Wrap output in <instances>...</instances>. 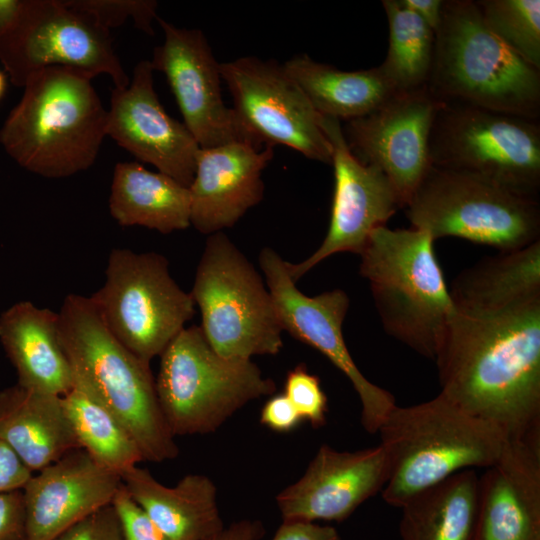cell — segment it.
Wrapping results in <instances>:
<instances>
[{
  "instance_id": "1",
  "label": "cell",
  "mask_w": 540,
  "mask_h": 540,
  "mask_svg": "<svg viewBox=\"0 0 540 540\" xmlns=\"http://www.w3.org/2000/svg\"><path fill=\"white\" fill-rule=\"evenodd\" d=\"M434 361L439 392L509 440L540 438V295L451 315Z\"/></svg>"
},
{
  "instance_id": "2",
  "label": "cell",
  "mask_w": 540,
  "mask_h": 540,
  "mask_svg": "<svg viewBox=\"0 0 540 540\" xmlns=\"http://www.w3.org/2000/svg\"><path fill=\"white\" fill-rule=\"evenodd\" d=\"M93 78L60 66L31 74L0 129L5 152L45 178H65L90 168L107 136L108 116Z\"/></svg>"
},
{
  "instance_id": "3",
  "label": "cell",
  "mask_w": 540,
  "mask_h": 540,
  "mask_svg": "<svg viewBox=\"0 0 540 540\" xmlns=\"http://www.w3.org/2000/svg\"><path fill=\"white\" fill-rule=\"evenodd\" d=\"M58 315L74 383L123 424L144 461L174 459L179 449L161 411L150 363L112 335L90 297L67 295Z\"/></svg>"
},
{
  "instance_id": "4",
  "label": "cell",
  "mask_w": 540,
  "mask_h": 540,
  "mask_svg": "<svg viewBox=\"0 0 540 540\" xmlns=\"http://www.w3.org/2000/svg\"><path fill=\"white\" fill-rule=\"evenodd\" d=\"M378 433L389 461L381 495L398 508L456 473L494 465L509 442L498 426L440 393L415 405H396Z\"/></svg>"
},
{
  "instance_id": "5",
  "label": "cell",
  "mask_w": 540,
  "mask_h": 540,
  "mask_svg": "<svg viewBox=\"0 0 540 540\" xmlns=\"http://www.w3.org/2000/svg\"><path fill=\"white\" fill-rule=\"evenodd\" d=\"M428 88L442 101L540 116V69L488 28L472 0L444 1Z\"/></svg>"
},
{
  "instance_id": "6",
  "label": "cell",
  "mask_w": 540,
  "mask_h": 540,
  "mask_svg": "<svg viewBox=\"0 0 540 540\" xmlns=\"http://www.w3.org/2000/svg\"><path fill=\"white\" fill-rule=\"evenodd\" d=\"M385 332L435 359L455 307L425 231L376 228L359 255Z\"/></svg>"
},
{
  "instance_id": "7",
  "label": "cell",
  "mask_w": 540,
  "mask_h": 540,
  "mask_svg": "<svg viewBox=\"0 0 540 540\" xmlns=\"http://www.w3.org/2000/svg\"><path fill=\"white\" fill-rule=\"evenodd\" d=\"M155 388L175 437L213 433L246 404L276 390L251 359L221 356L195 325L184 327L160 355Z\"/></svg>"
},
{
  "instance_id": "8",
  "label": "cell",
  "mask_w": 540,
  "mask_h": 540,
  "mask_svg": "<svg viewBox=\"0 0 540 540\" xmlns=\"http://www.w3.org/2000/svg\"><path fill=\"white\" fill-rule=\"evenodd\" d=\"M405 208L412 228L434 241L455 237L507 252L540 240L538 199L467 171L431 165Z\"/></svg>"
},
{
  "instance_id": "9",
  "label": "cell",
  "mask_w": 540,
  "mask_h": 540,
  "mask_svg": "<svg viewBox=\"0 0 540 540\" xmlns=\"http://www.w3.org/2000/svg\"><path fill=\"white\" fill-rule=\"evenodd\" d=\"M190 294L200 328L221 356L251 359L282 349L283 329L267 285L223 232L207 238Z\"/></svg>"
},
{
  "instance_id": "10",
  "label": "cell",
  "mask_w": 540,
  "mask_h": 540,
  "mask_svg": "<svg viewBox=\"0 0 540 540\" xmlns=\"http://www.w3.org/2000/svg\"><path fill=\"white\" fill-rule=\"evenodd\" d=\"M431 165L486 177L538 199L540 123L536 119L444 101L429 136Z\"/></svg>"
},
{
  "instance_id": "11",
  "label": "cell",
  "mask_w": 540,
  "mask_h": 540,
  "mask_svg": "<svg viewBox=\"0 0 540 540\" xmlns=\"http://www.w3.org/2000/svg\"><path fill=\"white\" fill-rule=\"evenodd\" d=\"M90 298L112 335L146 363L162 354L195 313L192 295L156 252L113 249L105 282Z\"/></svg>"
},
{
  "instance_id": "12",
  "label": "cell",
  "mask_w": 540,
  "mask_h": 540,
  "mask_svg": "<svg viewBox=\"0 0 540 540\" xmlns=\"http://www.w3.org/2000/svg\"><path fill=\"white\" fill-rule=\"evenodd\" d=\"M0 62L15 86L48 67L106 74L115 88L130 79L113 47L110 30L63 0H21L12 22L0 30Z\"/></svg>"
},
{
  "instance_id": "13",
  "label": "cell",
  "mask_w": 540,
  "mask_h": 540,
  "mask_svg": "<svg viewBox=\"0 0 540 540\" xmlns=\"http://www.w3.org/2000/svg\"><path fill=\"white\" fill-rule=\"evenodd\" d=\"M234 111L262 146H288L305 157L332 163V147L319 114L283 66L254 56L220 63Z\"/></svg>"
},
{
  "instance_id": "14",
  "label": "cell",
  "mask_w": 540,
  "mask_h": 540,
  "mask_svg": "<svg viewBox=\"0 0 540 540\" xmlns=\"http://www.w3.org/2000/svg\"><path fill=\"white\" fill-rule=\"evenodd\" d=\"M259 264L273 298L283 331L321 352L350 381L361 404V424L371 434L396 406L394 396L369 381L354 362L343 337L349 298L341 289L309 297L290 277L286 261L265 247Z\"/></svg>"
},
{
  "instance_id": "15",
  "label": "cell",
  "mask_w": 540,
  "mask_h": 540,
  "mask_svg": "<svg viewBox=\"0 0 540 540\" xmlns=\"http://www.w3.org/2000/svg\"><path fill=\"white\" fill-rule=\"evenodd\" d=\"M164 41L154 48L153 70L166 76L184 125L200 148L246 142L263 148L221 94L220 63L199 29L179 28L157 17Z\"/></svg>"
},
{
  "instance_id": "16",
  "label": "cell",
  "mask_w": 540,
  "mask_h": 540,
  "mask_svg": "<svg viewBox=\"0 0 540 540\" xmlns=\"http://www.w3.org/2000/svg\"><path fill=\"white\" fill-rule=\"evenodd\" d=\"M319 126L332 147L335 185L331 217L327 234L316 251L299 263L286 261L294 282L331 255H360L370 234L403 208L384 172L362 163L351 152L340 120L319 114Z\"/></svg>"
},
{
  "instance_id": "17",
  "label": "cell",
  "mask_w": 540,
  "mask_h": 540,
  "mask_svg": "<svg viewBox=\"0 0 540 540\" xmlns=\"http://www.w3.org/2000/svg\"><path fill=\"white\" fill-rule=\"evenodd\" d=\"M443 103L428 85L397 92L373 112L347 121L343 131L354 156L388 177L402 207L431 166L429 136Z\"/></svg>"
},
{
  "instance_id": "18",
  "label": "cell",
  "mask_w": 540,
  "mask_h": 540,
  "mask_svg": "<svg viewBox=\"0 0 540 540\" xmlns=\"http://www.w3.org/2000/svg\"><path fill=\"white\" fill-rule=\"evenodd\" d=\"M153 71L150 60H141L129 85L114 87L106 135L139 161L189 187L200 147L184 123L164 110L154 90Z\"/></svg>"
},
{
  "instance_id": "19",
  "label": "cell",
  "mask_w": 540,
  "mask_h": 540,
  "mask_svg": "<svg viewBox=\"0 0 540 540\" xmlns=\"http://www.w3.org/2000/svg\"><path fill=\"white\" fill-rule=\"evenodd\" d=\"M388 478L389 461L380 444L354 452L322 445L276 503L283 521L341 522L381 492Z\"/></svg>"
},
{
  "instance_id": "20",
  "label": "cell",
  "mask_w": 540,
  "mask_h": 540,
  "mask_svg": "<svg viewBox=\"0 0 540 540\" xmlns=\"http://www.w3.org/2000/svg\"><path fill=\"white\" fill-rule=\"evenodd\" d=\"M121 476L100 466L82 448L36 472L23 491L25 540H53L71 525L112 503Z\"/></svg>"
},
{
  "instance_id": "21",
  "label": "cell",
  "mask_w": 540,
  "mask_h": 540,
  "mask_svg": "<svg viewBox=\"0 0 540 540\" xmlns=\"http://www.w3.org/2000/svg\"><path fill=\"white\" fill-rule=\"evenodd\" d=\"M471 540H540V438L509 440L479 476Z\"/></svg>"
},
{
  "instance_id": "22",
  "label": "cell",
  "mask_w": 540,
  "mask_h": 540,
  "mask_svg": "<svg viewBox=\"0 0 540 540\" xmlns=\"http://www.w3.org/2000/svg\"><path fill=\"white\" fill-rule=\"evenodd\" d=\"M273 155L271 146L246 142L200 148L189 186L191 225L208 235L233 227L263 199L261 176Z\"/></svg>"
},
{
  "instance_id": "23",
  "label": "cell",
  "mask_w": 540,
  "mask_h": 540,
  "mask_svg": "<svg viewBox=\"0 0 540 540\" xmlns=\"http://www.w3.org/2000/svg\"><path fill=\"white\" fill-rule=\"evenodd\" d=\"M0 343L22 387L64 396L74 374L59 336V315L20 301L0 315Z\"/></svg>"
},
{
  "instance_id": "24",
  "label": "cell",
  "mask_w": 540,
  "mask_h": 540,
  "mask_svg": "<svg viewBox=\"0 0 540 540\" xmlns=\"http://www.w3.org/2000/svg\"><path fill=\"white\" fill-rule=\"evenodd\" d=\"M123 486L170 540H210L224 529L217 488L206 475L188 474L166 486L145 468L121 475Z\"/></svg>"
},
{
  "instance_id": "25",
  "label": "cell",
  "mask_w": 540,
  "mask_h": 540,
  "mask_svg": "<svg viewBox=\"0 0 540 540\" xmlns=\"http://www.w3.org/2000/svg\"><path fill=\"white\" fill-rule=\"evenodd\" d=\"M0 439L32 472L80 448L62 396L17 383L0 390Z\"/></svg>"
},
{
  "instance_id": "26",
  "label": "cell",
  "mask_w": 540,
  "mask_h": 540,
  "mask_svg": "<svg viewBox=\"0 0 540 540\" xmlns=\"http://www.w3.org/2000/svg\"><path fill=\"white\" fill-rule=\"evenodd\" d=\"M109 210L121 226L139 225L162 234L191 225L189 187L138 162L116 163Z\"/></svg>"
},
{
  "instance_id": "27",
  "label": "cell",
  "mask_w": 540,
  "mask_h": 540,
  "mask_svg": "<svg viewBox=\"0 0 540 540\" xmlns=\"http://www.w3.org/2000/svg\"><path fill=\"white\" fill-rule=\"evenodd\" d=\"M455 309L488 312L540 295V240L463 270L449 289Z\"/></svg>"
},
{
  "instance_id": "28",
  "label": "cell",
  "mask_w": 540,
  "mask_h": 540,
  "mask_svg": "<svg viewBox=\"0 0 540 540\" xmlns=\"http://www.w3.org/2000/svg\"><path fill=\"white\" fill-rule=\"evenodd\" d=\"M282 66L318 114L338 120L365 116L397 93L379 66L342 71L306 54L294 56Z\"/></svg>"
},
{
  "instance_id": "29",
  "label": "cell",
  "mask_w": 540,
  "mask_h": 540,
  "mask_svg": "<svg viewBox=\"0 0 540 540\" xmlns=\"http://www.w3.org/2000/svg\"><path fill=\"white\" fill-rule=\"evenodd\" d=\"M475 470H465L417 493L400 508L402 540H471L478 503Z\"/></svg>"
},
{
  "instance_id": "30",
  "label": "cell",
  "mask_w": 540,
  "mask_h": 540,
  "mask_svg": "<svg viewBox=\"0 0 540 540\" xmlns=\"http://www.w3.org/2000/svg\"><path fill=\"white\" fill-rule=\"evenodd\" d=\"M62 402L80 448L100 466L121 476L144 461L123 424L81 386L74 383Z\"/></svg>"
},
{
  "instance_id": "31",
  "label": "cell",
  "mask_w": 540,
  "mask_h": 540,
  "mask_svg": "<svg viewBox=\"0 0 540 540\" xmlns=\"http://www.w3.org/2000/svg\"><path fill=\"white\" fill-rule=\"evenodd\" d=\"M389 25L388 53L379 66L396 92L428 85L435 33L400 0H383Z\"/></svg>"
},
{
  "instance_id": "32",
  "label": "cell",
  "mask_w": 540,
  "mask_h": 540,
  "mask_svg": "<svg viewBox=\"0 0 540 540\" xmlns=\"http://www.w3.org/2000/svg\"><path fill=\"white\" fill-rule=\"evenodd\" d=\"M488 28L515 54L540 69V1H475Z\"/></svg>"
},
{
  "instance_id": "33",
  "label": "cell",
  "mask_w": 540,
  "mask_h": 540,
  "mask_svg": "<svg viewBox=\"0 0 540 540\" xmlns=\"http://www.w3.org/2000/svg\"><path fill=\"white\" fill-rule=\"evenodd\" d=\"M65 4L90 16L97 24L110 30L129 18L136 28L153 35L152 22L157 19L158 3L154 0H65Z\"/></svg>"
},
{
  "instance_id": "34",
  "label": "cell",
  "mask_w": 540,
  "mask_h": 540,
  "mask_svg": "<svg viewBox=\"0 0 540 540\" xmlns=\"http://www.w3.org/2000/svg\"><path fill=\"white\" fill-rule=\"evenodd\" d=\"M293 404L302 420L318 428L326 423L327 397L320 379L311 374L304 364L290 370L285 379L284 393Z\"/></svg>"
},
{
  "instance_id": "35",
  "label": "cell",
  "mask_w": 540,
  "mask_h": 540,
  "mask_svg": "<svg viewBox=\"0 0 540 540\" xmlns=\"http://www.w3.org/2000/svg\"><path fill=\"white\" fill-rule=\"evenodd\" d=\"M124 540H170L132 499L124 486L112 501Z\"/></svg>"
},
{
  "instance_id": "36",
  "label": "cell",
  "mask_w": 540,
  "mask_h": 540,
  "mask_svg": "<svg viewBox=\"0 0 540 540\" xmlns=\"http://www.w3.org/2000/svg\"><path fill=\"white\" fill-rule=\"evenodd\" d=\"M53 540H124L118 515L106 505L57 535Z\"/></svg>"
},
{
  "instance_id": "37",
  "label": "cell",
  "mask_w": 540,
  "mask_h": 540,
  "mask_svg": "<svg viewBox=\"0 0 540 540\" xmlns=\"http://www.w3.org/2000/svg\"><path fill=\"white\" fill-rule=\"evenodd\" d=\"M0 540H25L22 489L0 493Z\"/></svg>"
},
{
  "instance_id": "38",
  "label": "cell",
  "mask_w": 540,
  "mask_h": 540,
  "mask_svg": "<svg viewBox=\"0 0 540 540\" xmlns=\"http://www.w3.org/2000/svg\"><path fill=\"white\" fill-rule=\"evenodd\" d=\"M301 417L290 400L282 393L271 396L263 405L260 422L275 432L295 429Z\"/></svg>"
},
{
  "instance_id": "39",
  "label": "cell",
  "mask_w": 540,
  "mask_h": 540,
  "mask_svg": "<svg viewBox=\"0 0 540 540\" xmlns=\"http://www.w3.org/2000/svg\"><path fill=\"white\" fill-rule=\"evenodd\" d=\"M33 472L0 439V493L24 488Z\"/></svg>"
},
{
  "instance_id": "40",
  "label": "cell",
  "mask_w": 540,
  "mask_h": 540,
  "mask_svg": "<svg viewBox=\"0 0 540 540\" xmlns=\"http://www.w3.org/2000/svg\"><path fill=\"white\" fill-rule=\"evenodd\" d=\"M271 540H341L337 530L315 522L283 521Z\"/></svg>"
},
{
  "instance_id": "41",
  "label": "cell",
  "mask_w": 540,
  "mask_h": 540,
  "mask_svg": "<svg viewBox=\"0 0 540 540\" xmlns=\"http://www.w3.org/2000/svg\"><path fill=\"white\" fill-rule=\"evenodd\" d=\"M264 534V527L258 520L243 519L224 527L210 540H259Z\"/></svg>"
},
{
  "instance_id": "42",
  "label": "cell",
  "mask_w": 540,
  "mask_h": 540,
  "mask_svg": "<svg viewBox=\"0 0 540 540\" xmlns=\"http://www.w3.org/2000/svg\"><path fill=\"white\" fill-rule=\"evenodd\" d=\"M401 3L419 16L435 33L441 23L443 0H400Z\"/></svg>"
},
{
  "instance_id": "43",
  "label": "cell",
  "mask_w": 540,
  "mask_h": 540,
  "mask_svg": "<svg viewBox=\"0 0 540 540\" xmlns=\"http://www.w3.org/2000/svg\"><path fill=\"white\" fill-rule=\"evenodd\" d=\"M21 0H0V30L7 27L15 18Z\"/></svg>"
},
{
  "instance_id": "44",
  "label": "cell",
  "mask_w": 540,
  "mask_h": 540,
  "mask_svg": "<svg viewBox=\"0 0 540 540\" xmlns=\"http://www.w3.org/2000/svg\"><path fill=\"white\" fill-rule=\"evenodd\" d=\"M6 75L0 71V99L4 96L6 91Z\"/></svg>"
}]
</instances>
